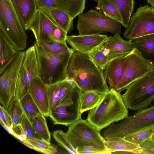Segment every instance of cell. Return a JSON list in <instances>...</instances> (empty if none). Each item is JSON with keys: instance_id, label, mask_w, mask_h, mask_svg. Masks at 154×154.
Segmentation results:
<instances>
[{"instance_id": "39", "label": "cell", "mask_w": 154, "mask_h": 154, "mask_svg": "<svg viewBox=\"0 0 154 154\" xmlns=\"http://www.w3.org/2000/svg\"><path fill=\"white\" fill-rule=\"evenodd\" d=\"M0 122L2 125L8 130L11 126V119L6 109L1 105L0 106Z\"/></svg>"}, {"instance_id": "22", "label": "cell", "mask_w": 154, "mask_h": 154, "mask_svg": "<svg viewBox=\"0 0 154 154\" xmlns=\"http://www.w3.org/2000/svg\"><path fill=\"white\" fill-rule=\"evenodd\" d=\"M104 145L110 152L118 151H130L135 154H141L140 146L125 140L123 138H115L105 140Z\"/></svg>"}, {"instance_id": "9", "label": "cell", "mask_w": 154, "mask_h": 154, "mask_svg": "<svg viewBox=\"0 0 154 154\" xmlns=\"http://www.w3.org/2000/svg\"><path fill=\"white\" fill-rule=\"evenodd\" d=\"M66 133L69 142L75 150L79 147L92 145L106 147L105 139L100 131L87 119L81 118L69 125Z\"/></svg>"}, {"instance_id": "41", "label": "cell", "mask_w": 154, "mask_h": 154, "mask_svg": "<svg viewBox=\"0 0 154 154\" xmlns=\"http://www.w3.org/2000/svg\"><path fill=\"white\" fill-rule=\"evenodd\" d=\"M66 32L60 27L56 26L54 32V37L56 41L66 43Z\"/></svg>"}, {"instance_id": "13", "label": "cell", "mask_w": 154, "mask_h": 154, "mask_svg": "<svg viewBox=\"0 0 154 154\" xmlns=\"http://www.w3.org/2000/svg\"><path fill=\"white\" fill-rule=\"evenodd\" d=\"M37 76H38V63L35 48L33 45L25 51L17 80L15 100H20L29 93L30 82Z\"/></svg>"}, {"instance_id": "20", "label": "cell", "mask_w": 154, "mask_h": 154, "mask_svg": "<svg viewBox=\"0 0 154 154\" xmlns=\"http://www.w3.org/2000/svg\"><path fill=\"white\" fill-rule=\"evenodd\" d=\"M57 26L60 27L67 34L73 29V19L68 13L55 8H41Z\"/></svg>"}, {"instance_id": "38", "label": "cell", "mask_w": 154, "mask_h": 154, "mask_svg": "<svg viewBox=\"0 0 154 154\" xmlns=\"http://www.w3.org/2000/svg\"><path fill=\"white\" fill-rule=\"evenodd\" d=\"M76 150L78 154H110L109 151L106 147L95 145L82 146Z\"/></svg>"}, {"instance_id": "6", "label": "cell", "mask_w": 154, "mask_h": 154, "mask_svg": "<svg viewBox=\"0 0 154 154\" xmlns=\"http://www.w3.org/2000/svg\"><path fill=\"white\" fill-rule=\"evenodd\" d=\"M154 126V105L138 110L120 123L110 125L103 131L105 140L124 138L127 135Z\"/></svg>"}, {"instance_id": "31", "label": "cell", "mask_w": 154, "mask_h": 154, "mask_svg": "<svg viewBox=\"0 0 154 154\" xmlns=\"http://www.w3.org/2000/svg\"><path fill=\"white\" fill-rule=\"evenodd\" d=\"M19 101L24 115L32 123L34 118L40 112L29 93Z\"/></svg>"}, {"instance_id": "44", "label": "cell", "mask_w": 154, "mask_h": 154, "mask_svg": "<svg viewBox=\"0 0 154 154\" xmlns=\"http://www.w3.org/2000/svg\"></svg>"}, {"instance_id": "5", "label": "cell", "mask_w": 154, "mask_h": 154, "mask_svg": "<svg viewBox=\"0 0 154 154\" xmlns=\"http://www.w3.org/2000/svg\"><path fill=\"white\" fill-rule=\"evenodd\" d=\"M122 95L127 107L138 110L146 108L154 100V68L131 82Z\"/></svg>"}, {"instance_id": "11", "label": "cell", "mask_w": 154, "mask_h": 154, "mask_svg": "<svg viewBox=\"0 0 154 154\" xmlns=\"http://www.w3.org/2000/svg\"><path fill=\"white\" fill-rule=\"evenodd\" d=\"M154 68L152 62L145 58L138 50L134 48L125 56L124 73L114 90L120 93L126 89L133 82Z\"/></svg>"}, {"instance_id": "34", "label": "cell", "mask_w": 154, "mask_h": 154, "mask_svg": "<svg viewBox=\"0 0 154 154\" xmlns=\"http://www.w3.org/2000/svg\"><path fill=\"white\" fill-rule=\"evenodd\" d=\"M88 55L94 63L100 69L103 71L108 63L111 60L97 47L91 51Z\"/></svg>"}, {"instance_id": "23", "label": "cell", "mask_w": 154, "mask_h": 154, "mask_svg": "<svg viewBox=\"0 0 154 154\" xmlns=\"http://www.w3.org/2000/svg\"><path fill=\"white\" fill-rule=\"evenodd\" d=\"M16 51L5 35L0 30V71L11 60Z\"/></svg>"}, {"instance_id": "1", "label": "cell", "mask_w": 154, "mask_h": 154, "mask_svg": "<svg viewBox=\"0 0 154 154\" xmlns=\"http://www.w3.org/2000/svg\"><path fill=\"white\" fill-rule=\"evenodd\" d=\"M67 79L71 80L82 92L104 94L109 90L103 71L94 63L88 54L77 51L70 58Z\"/></svg>"}, {"instance_id": "29", "label": "cell", "mask_w": 154, "mask_h": 154, "mask_svg": "<svg viewBox=\"0 0 154 154\" xmlns=\"http://www.w3.org/2000/svg\"><path fill=\"white\" fill-rule=\"evenodd\" d=\"M32 124L35 132L41 139L50 142L51 134L45 116L42 113L40 114L34 118Z\"/></svg>"}, {"instance_id": "18", "label": "cell", "mask_w": 154, "mask_h": 154, "mask_svg": "<svg viewBox=\"0 0 154 154\" xmlns=\"http://www.w3.org/2000/svg\"><path fill=\"white\" fill-rule=\"evenodd\" d=\"M25 30L38 9L35 0H11Z\"/></svg>"}, {"instance_id": "32", "label": "cell", "mask_w": 154, "mask_h": 154, "mask_svg": "<svg viewBox=\"0 0 154 154\" xmlns=\"http://www.w3.org/2000/svg\"><path fill=\"white\" fill-rule=\"evenodd\" d=\"M154 133V126H153L127 135L123 138L139 146L144 141L150 138Z\"/></svg>"}, {"instance_id": "2", "label": "cell", "mask_w": 154, "mask_h": 154, "mask_svg": "<svg viewBox=\"0 0 154 154\" xmlns=\"http://www.w3.org/2000/svg\"><path fill=\"white\" fill-rule=\"evenodd\" d=\"M128 109L120 93L110 88L103 94L97 106L90 110L87 119L100 131L127 117Z\"/></svg>"}, {"instance_id": "10", "label": "cell", "mask_w": 154, "mask_h": 154, "mask_svg": "<svg viewBox=\"0 0 154 154\" xmlns=\"http://www.w3.org/2000/svg\"><path fill=\"white\" fill-rule=\"evenodd\" d=\"M82 92L75 85L66 99L50 112L49 117L54 124L68 126L81 118Z\"/></svg>"}, {"instance_id": "35", "label": "cell", "mask_w": 154, "mask_h": 154, "mask_svg": "<svg viewBox=\"0 0 154 154\" xmlns=\"http://www.w3.org/2000/svg\"><path fill=\"white\" fill-rule=\"evenodd\" d=\"M52 136L59 145L66 150L70 154H78L76 150L72 147L67 137L66 133L61 130L53 132Z\"/></svg>"}, {"instance_id": "40", "label": "cell", "mask_w": 154, "mask_h": 154, "mask_svg": "<svg viewBox=\"0 0 154 154\" xmlns=\"http://www.w3.org/2000/svg\"><path fill=\"white\" fill-rule=\"evenodd\" d=\"M141 154H154V141L151 138L144 141L140 145Z\"/></svg>"}, {"instance_id": "30", "label": "cell", "mask_w": 154, "mask_h": 154, "mask_svg": "<svg viewBox=\"0 0 154 154\" xmlns=\"http://www.w3.org/2000/svg\"><path fill=\"white\" fill-rule=\"evenodd\" d=\"M35 42L46 51L54 54L67 52L72 49L66 43L51 40H40Z\"/></svg>"}, {"instance_id": "3", "label": "cell", "mask_w": 154, "mask_h": 154, "mask_svg": "<svg viewBox=\"0 0 154 154\" xmlns=\"http://www.w3.org/2000/svg\"><path fill=\"white\" fill-rule=\"evenodd\" d=\"M38 65V76L45 85L67 79V70L70 58L75 51H71L54 54L44 50L36 42L34 45Z\"/></svg>"}, {"instance_id": "37", "label": "cell", "mask_w": 154, "mask_h": 154, "mask_svg": "<svg viewBox=\"0 0 154 154\" xmlns=\"http://www.w3.org/2000/svg\"><path fill=\"white\" fill-rule=\"evenodd\" d=\"M20 127L27 138L41 139L35 132L32 123L24 114L21 120Z\"/></svg>"}, {"instance_id": "7", "label": "cell", "mask_w": 154, "mask_h": 154, "mask_svg": "<svg viewBox=\"0 0 154 154\" xmlns=\"http://www.w3.org/2000/svg\"><path fill=\"white\" fill-rule=\"evenodd\" d=\"M121 24L118 21L95 10L91 9L78 15L77 29L80 35L100 34L106 32L114 35H120Z\"/></svg>"}, {"instance_id": "4", "label": "cell", "mask_w": 154, "mask_h": 154, "mask_svg": "<svg viewBox=\"0 0 154 154\" xmlns=\"http://www.w3.org/2000/svg\"><path fill=\"white\" fill-rule=\"evenodd\" d=\"M0 30L16 51L25 49L27 36L11 0H0Z\"/></svg>"}, {"instance_id": "14", "label": "cell", "mask_w": 154, "mask_h": 154, "mask_svg": "<svg viewBox=\"0 0 154 154\" xmlns=\"http://www.w3.org/2000/svg\"><path fill=\"white\" fill-rule=\"evenodd\" d=\"M56 26H57L41 9H38L27 26L26 30H30L32 31L36 42L40 40L56 41L54 34Z\"/></svg>"}, {"instance_id": "24", "label": "cell", "mask_w": 154, "mask_h": 154, "mask_svg": "<svg viewBox=\"0 0 154 154\" xmlns=\"http://www.w3.org/2000/svg\"><path fill=\"white\" fill-rule=\"evenodd\" d=\"M22 142L29 147L43 153L53 154L57 152L56 146L42 139L26 138Z\"/></svg>"}, {"instance_id": "19", "label": "cell", "mask_w": 154, "mask_h": 154, "mask_svg": "<svg viewBox=\"0 0 154 154\" xmlns=\"http://www.w3.org/2000/svg\"><path fill=\"white\" fill-rule=\"evenodd\" d=\"M125 57L114 59L107 64L104 75L108 81L110 88L115 90L123 75Z\"/></svg>"}, {"instance_id": "28", "label": "cell", "mask_w": 154, "mask_h": 154, "mask_svg": "<svg viewBox=\"0 0 154 154\" xmlns=\"http://www.w3.org/2000/svg\"><path fill=\"white\" fill-rule=\"evenodd\" d=\"M6 109L11 121V126L8 130L10 132L20 126L24 112L18 100L13 101Z\"/></svg>"}, {"instance_id": "42", "label": "cell", "mask_w": 154, "mask_h": 154, "mask_svg": "<svg viewBox=\"0 0 154 154\" xmlns=\"http://www.w3.org/2000/svg\"><path fill=\"white\" fill-rule=\"evenodd\" d=\"M148 4L154 8V0H146Z\"/></svg>"}, {"instance_id": "21", "label": "cell", "mask_w": 154, "mask_h": 154, "mask_svg": "<svg viewBox=\"0 0 154 154\" xmlns=\"http://www.w3.org/2000/svg\"><path fill=\"white\" fill-rule=\"evenodd\" d=\"M134 48L154 65V34L136 38L132 41Z\"/></svg>"}, {"instance_id": "15", "label": "cell", "mask_w": 154, "mask_h": 154, "mask_svg": "<svg viewBox=\"0 0 154 154\" xmlns=\"http://www.w3.org/2000/svg\"><path fill=\"white\" fill-rule=\"evenodd\" d=\"M97 48L111 61L126 56L134 49L132 41L124 40L119 34L108 37Z\"/></svg>"}, {"instance_id": "33", "label": "cell", "mask_w": 154, "mask_h": 154, "mask_svg": "<svg viewBox=\"0 0 154 154\" xmlns=\"http://www.w3.org/2000/svg\"><path fill=\"white\" fill-rule=\"evenodd\" d=\"M37 9L57 8L69 14V8L65 0H35Z\"/></svg>"}, {"instance_id": "25", "label": "cell", "mask_w": 154, "mask_h": 154, "mask_svg": "<svg viewBox=\"0 0 154 154\" xmlns=\"http://www.w3.org/2000/svg\"><path fill=\"white\" fill-rule=\"evenodd\" d=\"M119 10L122 19V25L126 28L134 9V0H110Z\"/></svg>"}, {"instance_id": "36", "label": "cell", "mask_w": 154, "mask_h": 154, "mask_svg": "<svg viewBox=\"0 0 154 154\" xmlns=\"http://www.w3.org/2000/svg\"><path fill=\"white\" fill-rule=\"evenodd\" d=\"M68 6L69 14L74 19L82 13L85 8V0H65Z\"/></svg>"}, {"instance_id": "8", "label": "cell", "mask_w": 154, "mask_h": 154, "mask_svg": "<svg viewBox=\"0 0 154 154\" xmlns=\"http://www.w3.org/2000/svg\"><path fill=\"white\" fill-rule=\"evenodd\" d=\"M25 51H16L13 58L0 71V102L7 109L15 100L17 83Z\"/></svg>"}, {"instance_id": "17", "label": "cell", "mask_w": 154, "mask_h": 154, "mask_svg": "<svg viewBox=\"0 0 154 154\" xmlns=\"http://www.w3.org/2000/svg\"><path fill=\"white\" fill-rule=\"evenodd\" d=\"M28 93L41 113L45 117L49 116V103L46 85L39 76L30 82Z\"/></svg>"}, {"instance_id": "43", "label": "cell", "mask_w": 154, "mask_h": 154, "mask_svg": "<svg viewBox=\"0 0 154 154\" xmlns=\"http://www.w3.org/2000/svg\"><path fill=\"white\" fill-rule=\"evenodd\" d=\"M151 139L154 141V133L152 135V136L151 137Z\"/></svg>"}, {"instance_id": "16", "label": "cell", "mask_w": 154, "mask_h": 154, "mask_svg": "<svg viewBox=\"0 0 154 154\" xmlns=\"http://www.w3.org/2000/svg\"><path fill=\"white\" fill-rule=\"evenodd\" d=\"M108 38L100 34L67 36L66 41L75 51L88 54Z\"/></svg>"}, {"instance_id": "27", "label": "cell", "mask_w": 154, "mask_h": 154, "mask_svg": "<svg viewBox=\"0 0 154 154\" xmlns=\"http://www.w3.org/2000/svg\"><path fill=\"white\" fill-rule=\"evenodd\" d=\"M97 7L99 12L122 24V19L120 13L116 5L110 0H97Z\"/></svg>"}, {"instance_id": "26", "label": "cell", "mask_w": 154, "mask_h": 154, "mask_svg": "<svg viewBox=\"0 0 154 154\" xmlns=\"http://www.w3.org/2000/svg\"><path fill=\"white\" fill-rule=\"evenodd\" d=\"M103 94L92 91L82 92L80 103L81 113L97 106L101 101Z\"/></svg>"}, {"instance_id": "12", "label": "cell", "mask_w": 154, "mask_h": 154, "mask_svg": "<svg viewBox=\"0 0 154 154\" xmlns=\"http://www.w3.org/2000/svg\"><path fill=\"white\" fill-rule=\"evenodd\" d=\"M153 34L154 8L147 5L140 6L131 17L123 35L132 41L136 38Z\"/></svg>"}]
</instances>
